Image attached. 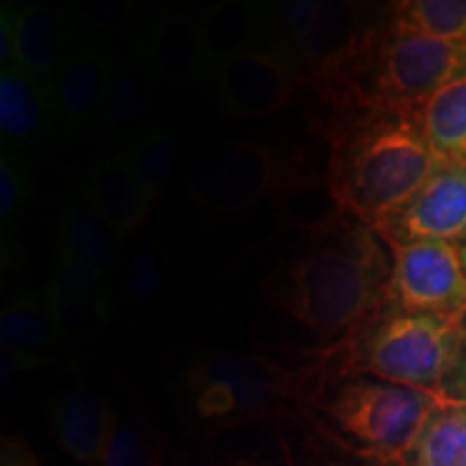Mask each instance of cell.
Segmentation results:
<instances>
[{
	"label": "cell",
	"mask_w": 466,
	"mask_h": 466,
	"mask_svg": "<svg viewBox=\"0 0 466 466\" xmlns=\"http://www.w3.org/2000/svg\"><path fill=\"white\" fill-rule=\"evenodd\" d=\"M391 250L374 227L343 217L329 229L302 236V244L270 268V305L302 333L339 346L389 309Z\"/></svg>",
	"instance_id": "6da1fadb"
},
{
	"label": "cell",
	"mask_w": 466,
	"mask_h": 466,
	"mask_svg": "<svg viewBox=\"0 0 466 466\" xmlns=\"http://www.w3.org/2000/svg\"><path fill=\"white\" fill-rule=\"evenodd\" d=\"M329 182L348 214L380 231L442 167L425 141L417 110L333 104Z\"/></svg>",
	"instance_id": "7a4b0ae2"
},
{
	"label": "cell",
	"mask_w": 466,
	"mask_h": 466,
	"mask_svg": "<svg viewBox=\"0 0 466 466\" xmlns=\"http://www.w3.org/2000/svg\"><path fill=\"white\" fill-rule=\"evenodd\" d=\"M450 401L376 378L339 374L324 350V371L307 408L319 430L352 456L378 466H404L430 417Z\"/></svg>",
	"instance_id": "3957f363"
},
{
	"label": "cell",
	"mask_w": 466,
	"mask_h": 466,
	"mask_svg": "<svg viewBox=\"0 0 466 466\" xmlns=\"http://www.w3.org/2000/svg\"><path fill=\"white\" fill-rule=\"evenodd\" d=\"M466 318L387 309L374 322L329 350L339 374L367 376L442 395L462 354Z\"/></svg>",
	"instance_id": "277c9868"
},
{
	"label": "cell",
	"mask_w": 466,
	"mask_h": 466,
	"mask_svg": "<svg viewBox=\"0 0 466 466\" xmlns=\"http://www.w3.org/2000/svg\"><path fill=\"white\" fill-rule=\"evenodd\" d=\"M324 371L322 357L302 367L247 352H208L195 359L186 374V395L201 423L236 428L283 415L305 406L316 393Z\"/></svg>",
	"instance_id": "5b68a950"
},
{
	"label": "cell",
	"mask_w": 466,
	"mask_h": 466,
	"mask_svg": "<svg viewBox=\"0 0 466 466\" xmlns=\"http://www.w3.org/2000/svg\"><path fill=\"white\" fill-rule=\"evenodd\" d=\"M264 44L285 52L307 85L330 104L343 102L350 78L382 20L370 5L346 0H279L261 3Z\"/></svg>",
	"instance_id": "8992f818"
},
{
	"label": "cell",
	"mask_w": 466,
	"mask_h": 466,
	"mask_svg": "<svg viewBox=\"0 0 466 466\" xmlns=\"http://www.w3.org/2000/svg\"><path fill=\"white\" fill-rule=\"evenodd\" d=\"M466 74V46L398 31L387 17L371 33L350 78L346 100L419 110L441 86Z\"/></svg>",
	"instance_id": "52a82bcc"
},
{
	"label": "cell",
	"mask_w": 466,
	"mask_h": 466,
	"mask_svg": "<svg viewBox=\"0 0 466 466\" xmlns=\"http://www.w3.org/2000/svg\"><path fill=\"white\" fill-rule=\"evenodd\" d=\"M305 171L296 160L268 145L253 141H227L192 167L186 182L190 201L209 214H238L277 197Z\"/></svg>",
	"instance_id": "ba28073f"
},
{
	"label": "cell",
	"mask_w": 466,
	"mask_h": 466,
	"mask_svg": "<svg viewBox=\"0 0 466 466\" xmlns=\"http://www.w3.org/2000/svg\"><path fill=\"white\" fill-rule=\"evenodd\" d=\"M391 250L389 309L466 318V270L460 248L441 240H384Z\"/></svg>",
	"instance_id": "9c48e42d"
},
{
	"label": "cell",
	"mask_w": 466,
	"mask_h": 466,
	"mask_svg": "<svg viewBox=\"0 0 466 466\" xmlns=\"http://www.w3.org/2000/svg\"><path fill=\"white\" fill-rule=\"evenodd\" d=\"M218 106L229 119H264L288 108L305 83L294 61L270 44L229 58L214 76Z\"/></svg>",
	"instance_id": "30bf717a"
},
{
	"label": "cell",
	"mask_w": 466,
	"mask_h": 466,
	"mask_svg": "<svg viewBox=\"0 0 466 466\" xmlns=\"http://www.w3.org/2000/svg\"><path fill=\"white\" fill-rule=\"evenodd\" d=\"M130 50L149 76L173 86L208 78L199 11L165 9L132 31Z\"/></svg>",
	"instance_id": "8fae6325"
},
{
	"label": "cell",
	"mask_w": 466,
	"mask_h": 466,
	"mask_svg": "<svg viewBox=\"0 0 466 466\" xmlns=\"http://www.w3.org/2000/svg\"><path fill=\"white\" fill-rule=\"evenodd\" d=\"M384 240H466V165H442L391 223Z\"/></svg>",
	"instance_id": "7c38bea8"
},
{
	"label": "cell",
	"mask_w": 466,
	"mask_h": 466,
	"mask_svg": "<svg viewBox=\"0 0 466 466\" xmlns=\"http://www.w3.org/2000/svg\"><path fill=\"white\" fill-rule=\"evenodd\" d=\"M113 61L115 56L106 44L74 31L72 50L52 85L58 127L69 134L96 130L110 72H113Z\"/></svg>",
	"instance_id": "4fadbf2b"
},
{
	"label": "cell",
	"mask_w": 466,
	"mask_h": 466,
	"mask_svg": "<svg viewBox=\"0 0 466 466\" xmlns=\"http://www.w3.org/2000/svg\"><path fill=\"white\" fill-rule=\"evenodd\" d=\"M74 25L69 9L26 5L15 9V33L11 63L17 72L52 89L72 50Z\"/></svg>",
	"instance_id": "5bb4252c"
},
{
	"label": "cell",
	"mask_w": 466,
	"mask_h": 466,
	"mask_svg": "<svg viewBox=\"0 0 466 466\" xmlns=\"http://www.w3.org/2000/svg\"><path fill=\"white\" fill-rule=\"evenodd\" d=\"M78 195L121 242L141 229L156 206L137 182L121 151L91 162L83 175Z\"/></svg>",
	"instance_id": "9a60e30c"
},
{
	"label": "cell",
	"mask_w": 466,
	"mask_h": 466,
	"mask_svg": "<svg viewBox=\"0 0 466 466\" xmlns=\"http://www.w3.org/2000/svg\"><path fill=\"white\" fill-rule=\"evenodd\" d=\"M56 126L52 89L14 67L0 72V141L25 156L42 147Z\"/></svg>",
	"instance_id": "2e32d148"
},
{
	"label": "cell",
	"mask_w": 466,
	"mask_h": 466,
	"mask_svg": "<svg viewBox=\"0 0 466 466\" xmlns=\"http://www.w3.org/2000/svg\"><path fill=\"white\" fill-rule=\"evenodd\" d=\"M119 419L100 395L72 389L50 408L52 434L63 451L85 466H100Z\"/></svg>",
	"instance_id": "e0dca14e"
},
{
	"label": "cell",
	"mask_w": 466,
	"mask_h": 466,
	"mask_svg": "<svg viewBox=\"0 0 466 466\" xmlns=\"http://www.w3.org/2000/svg\"><path fill=\"white\" fill-rule=\"evenodd\" d=\"M147 78V69L132 50L115 56L106 96L93 130L96 137L106 143H126L127 147L149 130L151 91Z\"/></svg>",
	"instance_id": "ac0fdd59"
},
{
	"label": "cell",
	"mask_w": 466,
	"mask_h": 466,
	"mask_svg": "<svg viewBox=\"0 0 466 466\" xmlns=\"http://www.w3.org/2000/svg\"><path fill=\"white\" fill-rule=\"evenodd\" d=\"M61 335V311L52 285L15 299L0 313V346L5 363L33 365Z\"/></svg>",
	"instance_id": "d6986e66"
},
{
	"label": "cell",
	"mask_w": 466,
	"mask_h": 466,
	"mask_svg": "<svg viewBox=\"0 0 466 466\" xmlns=\"http://www.w3.org/2000/svg\"><path fill=\"white\" fill-rule=\"evenodd\" d=\"M61 311L63 335H89L113 318L106 279L83 261L58 253L55 281L50 283Z\"/></svg>",
	"instance_id": "ffe728a7"
},
{
	"label": "cell",
	"mask_w": 466,
	"mask_h": 466,
	"mask_svg": "<svg viewBox=\"0 0 466 466\" xmlns=\"http://www.w3.org/2000/svg\"><path fill=\"white\" fill-rule=\"evenodd\" d=\"M124 242L78 197H67L58 212V253L83 261L108 279L124 259Z\"/></svg>",
	"instance_id": "44dd1931"
},
{
	"label": "cell",
	"mask_w": 466,
	"mask_h": 466,
	"mask_svg": "<svg viewBox=\"0 0 466 466\" xmlns=\"http://www.w3.org/2000/svg\"><path fill=\"white\" fill-rule=\"evenodd\" d=\"M199 25L208 78L229 58L264 44L261 3H218L199 9Z\"/></svg>",
	"instance_id": "7402d4cb"
},
{
	"label": "cell",
	"mask_w": 466,
	"mask_h": 466,
	"mask_svg": "<svg viewBox=\"0 0 466 466\" xmlns=\"http://www.w3.org/2000/svg\"><path fill=\"white\" fill-rule=\"evenodd\" d=\"M417 116L441 165H466V74L428 97Z\"/></svg>",
	"instance_id": "603a6c76"
},
{
	"label": "cell",
	"mask_w": 466,
	"mask_h": 466,
	"mask_svg": "<svg viewBox=\"0 0 466 466\" xmlns=\"http://www.w3.org/2000/svg\"><path fill=\"white\" fill-rule=\"evenodd\" d=\"M348 217L346 208L329 175H305V177L288 186L281 195H277V218L281 227L289 231H299L302 236L329 229Z\"/></svg>",
	"instance_id": "cb8c5ba5"
},
{
	"label": "cell",
	"mask_w": 466,
	"mask_h": 466,
	"mask_svg": "<svg viewBox=\"0 0 466 466\" xmlns=\"http://www.w3.org/2000/svg\"><path fill=\"white\" fill-rule=\"evenodd\" d=\"M404 466H466V404L445 401L430 417Z\"/></svg>",
	"instance_id": "d4e9b609"
},
{
	"label": "cell",
	"mask_w": 466,
	"mask_h": 466,
	"mask_svg": "<svg viewBox=\"0 0 466 466\" xmlns=\"http://www.w3.org/2000/svg\"><path fill=\"white\" fill-rule=\"evenodd\" d=\"M134 177L154 201L173 182L179 168V141L171 127H149L121 151Z\"/></svg>",
	"instance_id": "484cf974"
},
{
	"label": "cell",
	"mask_w": 466,
	"mask_h": 466,
	"mask_svg": "<svg viewBox=\"0 0 466 466\" xmlns=\"http://www.w3.org/2000/svg\"><path fill=\"white\" fill-rule=\"evenodd\" d=\"M398 31L466 46V0H401L389 5Z\"/></svg>",
	"instance_id": "4316f807"
},
{
	"label": "cell",
	"mask_w": 466,
	"mask_h": 466,
	"mask_svg": "<svg viewBox=\"0 0 466 466\" xmlns=\"http://www.w3.org/2000/svg\"><path fill=\"white\" fill-rule=\"evenodd\" d=\"M119 285L127 300L151 302L165 289L168 261L165 248L154 240L138 242L121 259Z\"/></svg>",
	"instance_id": "83f0119b"
},
{
	"label": "cell",
	"mask_w": 466,
	"mask_h": 466,
	"mask_svg": "<svg viewBox=\"0 0 466 466\" xmlns=\"http://www.w3.org/2000/svg\"><path fill=\"white\" fill-rule=\"evenodd\" d=\"M100 466H165L162 445L145 423L119 419Z\"/></svg>",
	"instance_id": "f1b7e54d"
},
{
	"label": "cell",
	"mask_w": 466,
	"mask_h": 466,
	"mask_svg": "<svg viewBox=\"0 0 466 466\" xmlns=\"http://www.w3.org/2000/svg\"><path fill=\"white\" fill-rule=\"evenodd\" d=\"M31 197L25 158L14 151L0 149V225H3V244L14 236L22 208Z\"/></svg>",
	"instance_id": "f546056e"
},
{
	"label": "cell",
	"mask_w": 466,
	"mask_h": 466,
	"mask_svg": "<svg viewBox=\"0 0 466 466\" xmlns=\"http://www.w3.org/2000/svg\"><path fill=\"white\" fill-rule=\"evenodd\" d=\"M72 15L74 31L85 35V37L96 39L104 44L106 35H115L119 31H134L138 25L137 11L127 3H89L80 7L69 9Z\"/></svg>",
	"instance_id": "4dcf8cb0"
},
{
	"label": "cell",
	"mask_w": 466,
	"mask_h": 466,
	"mask_svg": "<svg viewBox=\"0 0 466 466\" xmlns=\"http://www.w3.org/2000/svg\"><path fill=\"white\" fill-rule=\"evenodd\" d=\"M0 466H42L37 456L25 441L15 436H5L3 451H0Z\"/></svg>",
	"instance_id": "1f68e13d"
},
{
	"label": "cell",
	"mask_w": 466,
	"mask_h": 466,
	"mask_svg": "<svg viewBox=\"0 0 466 466\" xmlns=\"http://www.w3.org/2000/svg\"><path fill=\"white\" fill-rule=\"evenodd\" d=\"M14 33H15V7L5 5L0 9V58L3 67L11 63V48H14Z\"/></svg>",
	"instance_id": "d6a6232c"
},
{
	"label": "cell",
	"mask_w": 466,
	"mask_h": 466,
	"mask_svg": "<svg viewBox=\"0 0 466 466\" xmlns=\"http://www.w3.org/2000/svg\"><path fill=\"white\" fill-rule=\"evenodd\" d=\"M445 398L458 401V404H466V335L456 370L451 371L450 380L445 384Z\"/></svg>",
	"instance_id": "836d02e7"
},
{
	"label": "cell",
	"mask_w": 466,
	"mask_h": 466,
	"mask_svg": "<svg viewBox=\"0 0 466 466\" xmlns=\"http://www.w3.org/2000/svg\"><path fill=\"white\" fill-rule=\"evenodd\" d=\"M294 466V464H291ZM305 466H352L346 462H333V460H326V462H313V464H305ZM370 466H378V464H370Z\"/></svg>",
	"instance_id": "e575fe53"
},
{
	"label": "cell",
	"mask_w": 466,
	"mask_h": 466,
	"mask_svg": "<svg viewBox=\"0 0 466 466\" xmlns=\"http://www.w3.org/2000/svg\"><path fill=\"white\" fill-rule=\"evenodd\" d=\"M229 466H261V464H259V462H255V460L242 458V460H236V462H231Z\"/></svg>",
	"instance_id": "d590c367"
},
{
	"label": "cell",
	"mask_w": 466,
	"mask_h": 466,
	"mask_svg": "<svg viewBox=\"0 0 466 466\" xmlns=\"http://www.w3.org/2000/svg\"><path fill=\"white\" fill-rule=\"evenodd\" d=\"M460 255H462V264H464V270H466V244H464V247H460Z\"/></svg>",
	"instance_id": "8d00e7d4"
}]
</instances>
